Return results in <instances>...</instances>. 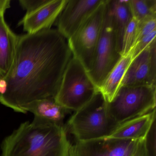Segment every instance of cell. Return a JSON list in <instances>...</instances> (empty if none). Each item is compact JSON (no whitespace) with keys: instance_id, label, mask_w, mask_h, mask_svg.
<instances>
[{"instance_id":"obj_14","label":"cell","mask_w":156,"mask_h":156,"mask_svg":"<svg viewBox=\"0 0 156 156\" xmlns=\"http://www.w3.org/2000/svg\"><path fill=\"white\" fill-rule=\"evenodd\" d=\"M119 52L121 55L122 40L126 29L132 19L128 0H109Z\"/></svg>"},{"instance_id":"obj_25","label":"cell","mask_w":156,"mask_h":156,"mask_svg":"<svg viewBox=\"0 0 156 156\" xmlns=\"http://www.w3.org/2000/svg\"><path fill=\"white\" fill-rule=\"evenodd\" d=\"M7 89V83L6 80L3 78H0V94L3 96L6 93Z\"/></svg>"},{"instance_id":"obj_8","label":"cell","mask_w":156,"mask_h":156,"mask_svg":"<svg viewBox=\"0 0 156 156\" xmlns=\"http://www.w3.org/2000/svg\"><path fill=\"white\" fill-rule=\"evenodd\" d=\"M105 0H68L57 18V30L67 40Z\"/></svg>"},{"instance_id":"obj_21","label":"cell","mask_w":156,"mask_h":156,"mask_svg":"<svg viewBox=\"0 0 156 156\" xmlns=\"http://www.w3.org/2000/svg\"><path fill=\"white\" fill-rule=\"evenodd\" d=\"M51 0H20V5L26 10L25 15H29L44 7L50 3Z\"/></svg>"},{"instance_id":"obj_9","label":"cell","mask_w":156,"mask_h":156,"mask_svg":"<svg viewBox=\"0 0 156 156\" xmlns=\"http://www.w3.org/2000/svg\"><path fill=\"white\" fill-rule=\"evenodd\" d=\"M138 140L100 138L77 141L71 145L70 156H132Z\"/></svg>"},{"instance_id":"obj_11","label":"cell","mask_w":156,"mask_h":156,"mask_svg":"<svg viewBox=\"0 0 156 156\" xmlns=\"http://www.w3.org/2000/svg\"><path fill=\"white\" fill-rule=\"evenodd\" d=\"M68 0L51 1L35 12L25 15L19 22L23 25V30L28 34H34L51 27L64 8Z\"/></svg>"},{"instance_id":"obj_19","label":"cell","mask_w":156,"mask_h":156,"mask_svg":"<svg viewBox=\"0 0 156 156\" xmlns=\"http://www.w3.org/2000/svg\"><path fill=\"white\" fill-rule=\"evenodd\" d=\"M155 30H156V17L137 22L134 45L142 38Z\"/></svg>"},{"instance_id":"obj_12","label":"cell","mask_w":156,"mask_h":156,"mask_svg":"<svg viewBox=\"0 0 156 156\" xmlns=\"http://www.w3.org/2000/svg\"><path fill=\"white\" fill-rule=\"evenodd\" d=\"M155 119L156 109L119 124L109 136L104 138L137 140L144 139Z\"/></svg>"},{"instance_id":"obj_3","label":"cell","mask_w":156,"mask_h":156,"mask_svg":"<svg viewBox=\"0 0 156 156\" xmlns=\"http://www.w3.org/2000/svg\"><path fill=\"white\" fill-rule=\"evenodd\" d=\"M108 102L100 91L86 105L75 111L68 122L77 141L104 138L119 126L108 114Z\"/></svg>"},{"instance_id":"obj_27","label":"cell","mask_w":156,"mask_h":156,"mask_svg":"<svg viewBox=\"0 0 156 156\" xmlns=\"http://www.w3.org/2000/svg\"><path fill=\"white\" fill-rule=\"evenodd\" d=\"M0 77H1V76H0Z\"/></svg>"},{"instance_id":"obj_13","label":"cell","mask_w":156,"mask_h":156,"mask_svg":"<svg viewBox=\"0 0 156 156\" xmlns=\"http://www.w3.org/2000/svg\"><path fill=\"white\" fill-rule=\"evenodd\" d=\"M18 36L0 16V76L4 78L9 73L14 62Z\"/></svg>"},{"instance_id":"obj_24","label":"cell","mask_w":156,"mask_h":156,"mask_svg":"<svg viewBox=\"0 0 156 156\" xmlns=\"http://www.w3.org/2000/svg\"><path fill=\"white\" fill-rule=\"evenodd\" d=\"M11 1L0 0V16H4L6 11L10 7Z\"/></svg>"},{"instance_id":"obj_6","label":"cell","mask_w":156,"mask_h":156,"mask_svg":"<svg viewBox=\"0 0 156 156\" xmlns=\"http://www.w3.org/2000/svg\"><path fill=\"white\" fill-rule=\"evenodd\" d=\"M118 49L109 0H107L102 29L88 75L98 90L121 59Z\"/></svg>"},{"instance_id":"obj_22","label":"cell","mask_w":156,"mask_h":156,"mask_svg":"<svg viewBox=\"0 0 156 156\" xmlns=\"http://www.w3.org/2000/svg\"><path fill=\"white\" fill-rule=\"evenodd\" d=\"M145 144L148 156H156V119L146 136Z\"/></svg>"},{"instance_id":"obj_15","label":"cell","mask_w":156,"mask_h":156,"mask_svg":"<svg viewBox=\"0 0 156 156\" xmlns=\"http://www.w3.org/2000/svg\"><path fill=\"white\" fill-rule=\"evenodd\" d=\"M131 61L132 58L130 54L122 56L98 89L108 102H110L113 99L120 87L121 82Z\"/></svg>"},{"instance_id":"obj_1","label":"cell","mask_w":156,"mask_h":156,"mask_svg":"<svg viewBox=\"0 0 156 156\" xmlns=\"http://www.w3.org/2000/svg\"><path fill=\"white\" fill-rule=\"evenodd\" d=\"M72 57L67 40L57 30L18 36L13 65L3 78L7 91L0 103L22 113L28 104L54 98Z\"/></svg>"},{"instance_id":"obj_5","label":"cell","mask_w":156,"mask_h":156,"mask_svg":"<svg viewBox=\"0 0 156 156\" xmlns=\"http://www.w3.org/2000/svg\"><path fill=\"white\" fill-rule=\"evenodd\" d=\"M156 86H120L110 102L108 114L119 125L156 109Z\"/></svg>"},{"instance_id":"obj_10","label":"cell","mask_w":156,"mask_h":156,"mask_svg":"<svg viewBox=\"0 0 156 156\" xmlns=\"http://www.w3.org/2000/svg\"><path fill=\"white\" fill-rule=\"evenodd\" d=\"M156 43L131 61L120 86H156Z\"/></svg>"},{"instance_id":"obj_23","label":"cell","mask_w":156,"mask_h":156,"mask_svg":"<svg viewBox=\"0 0 156 156\" xmlns=\"http://www.w3.org/2000/svg\"><path fill=\"white\" fill-rule=\"evenodd\" d=\"M132 156H148L145 144V138L138 140Z\"/></svg>"},{"instance_id":"obj_7","label":"cell","mask_w":156,"mask_h":156,"mask_svg":"<svg viewBox=\"0 0 156 156\" xmlns=\"http://www.w3.org/2000/svg\"><path fill=\"white\" fill-rule=\"evenodd\" d=\"M107 0L67 40L73 56L79 60L87 72L91 69L95 51L100 36Z\"/></svg>"},{"instance_id":"obj_17","label":"cell","mask_w":156,"mask_h":156,"mask_svg":"<svg viewBox=\"0 0 156 156\" xmlns=\"http://www.w3.org/2000/svg\"><path fill=\"white\" fill-rule=\"evenodd\" d=\"M132 18L137 22L156 17V0H128Z\"/></svg>"},{"instance_id":"obj_2","label":"cell","mask_w":156,"mask_h":156,"mask_svg":"<svg viewBox=\"0 0 156 156\" xmlns=\"http://www.w3.org/2000/svg\"><path fill=\"white\" fill-rule=\"evenodd\" d=\"M71 144L61 122L34 116L2 144V156H70Z\"/></svg>"},{"instance_id":"obj_18","label":"cell","mask_w":156,"mask_h":156,"mask_svg":"<svg viewBox=\"0 0 156 156\" xmlns=\"http://www.w3.org/2000/svg\"><path fill=\"white\" fill-rule=\"evenodd\" d=\"M137 22L132 18L128 25L122 40L121 56L129 54L130 51L135 44Z\"/></svg>"},{"instance_id":"obj_4","label":"cell","mask_w":156,"mask_h":156,"mask_svg":"<svg viewBox=\"0 0 156 156\" xmlns=\"http://www.w3.org/2000/svg\"><path fill=\"white\" fill-rule=\"evenodd\" d=\"M98 91L84 66L73 56L54 99L66 110L76 111L89 102Z\"/></svg>"},{"instance_id":"obj_20","label":"cell","mask_w":156,"mask_h":156,"mask_svg":"<svg viewBox=\"0 0 156 156\" xmlns=\"http://www.w3.org/2000/svg\"><path fill=\"white\" fill-rule=\"evenodd\" d=\"M156 30H155L142 38L134 45L129 53L132 60L139 55L151 44L154 40H156Z\"/></svg>"},{"instance_id":"obj_26","label":"cell","mask_w":156,"mask_h":156,"mask_svg":"<svg viewBox=\"0 0 156 156\" xmlns=\"http://www.w3.org/2000/svg\"><path fill=\"white\" fill-rule=\"evenodd\" d=\"M0 78H1V77H0ZM2 95L0 94V100H1V99L2 98Z\"/></svg>"},{"instance_id":"obj_16","label":"cell","mask_w":156,"mask_h":156,"mask_svg":"<svg viewBox=\"0 0 156 156\" xmlns=\"http://www.w3.org/2000/svg\"><path fill=\"white\" fill-rule=\"evenodd\" d=\"M65 110L55 102L54 98H48L26 105L23 108L22 113L30 112L34 114V116L62 123Z\"/></svg>"}]
</instances>
